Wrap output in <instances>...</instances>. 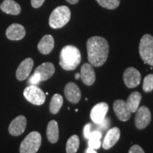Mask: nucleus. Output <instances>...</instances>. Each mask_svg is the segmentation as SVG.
<instances>
[{"mask_svg": "<svg viewBox=\"0 0 153 153\" xmlns=\"http://www.w3.org/2000/svg\"><path fill=\"white\" fill-rule=\"evenodd\" d=\"M88 60L94 67H101L108 58L109 46L108 42L103 37L93 36L87 42Z\"/></svg>", "mask_w": 153, "mask_h": 153, "instance_id": "nucleus-1", "label": "nucleus"}, {"mask_svg": "<svg viewBox=\"0 0 153 153\" xmlns=\"http://www.w3.org/2000/svg\"><path fill=\"white\" fill-rule=\"evenodd\" d=\"M79 50L74 45L63 47L60 54V65L65 70H74L81 62Z\"/></svg>", "mask_w": 153, "mask_h": 153, "instance_id": "nucleus-2", "label": "nucleus"}, {"mask_svg": "<svg viewBox=\"0 0 153 153\" xmlns=\"http://www.w3.org/2000/svg\"><path fill=\"white\" fill-rule=\"evenodd\" d=\"M71 11L67 6L57 7L51 13L49 18V25L53 28H60L70 22Z\"/></svg>", "mask_w": 153, "mask_h": 153, "instance_id": "nucleus-3", "label": "nucleus"}, {"mask_svg": "<svg viewBox=\"0 0 153 153\" xmlns=\"http://www.w3.org/2000/svg\"><path fill=\"white\" fill-rule=\"evenodd\" d=\"M41 135L37 131L30 133L21 143L20 153H36L41 145Z\"/></svg>", "mask_w": 153, "mask_h": 153, "instance_id": "nucleus-4", "label": "nucleus"}, {"mask_svg": "<svg viewBox=\"0 0 153 153\" xmlns=\"http://www.w3.org/2000/svg\"><path fill=\"white\" fill-rule=\"evenodd\" d=\"M139 53L145 64L153 66V36L150 34L143 36L140 42Z\"/></svg>", "mask_w": 153, "mask_h": 153, "instance_id": "nucleus-5", "label": "nucleus"}, {"mask_svg": "<svg viewBox=\"0 0 153 153\" xmlns=\"http://www.w3.org/2000/svg\"><path fill=\"white\" fill-rule=\"evenodd\" d=\"M25 99L34 105L40 106L44 104L45 101V94L41 88L36 85H30L24 89Z\"/></svg>", "mask_w": 153, "mask_h": 153, "instance_id": "nucleus-6", "label": "nucleus"}, {"mask_svg": "<svg viewBox=\"0 0 153 153\" xmlns=\"http://www.w3.org/2000/svg\"><path fill=\"white\" fill-rule=\"evenodd\" d=\"M123 82L128 88H135L140 85L141 81V74L137 69L128 68L124 71Z\"/></svg>", "mask_w": 153, "mask_h": 153, "instance_id": "nucleus-7", "label": "nucleus"}, {"mask_svg": "<svg viewBox=\"0 0 153 153\" xmlns=\"http://www.w3.org/2000/svg\"><path fill=\"white\" fill-rule=\"evenodd\" d=\"M151 121V113L147 106H143L137 110L135 115V123L137 128L144 129L150 124Z\"/></svg>", "mask_w": 153, "mask_h": 153, "instance_id": "nucleus-8", "label": "nucleus"}, {"mask_svg": "<svg viewBox=\"0 0 153 153\" xmlns=\"http://www.w3.org/2000/svg\"><path fill=\"white\" fill-rule=\"evenodd\" d=\"M114 111L118 120L121 121H127L131 117V112L128 108L126 102L122 99L116 100L114 103Z\"/></svg>", "mask_w": 153, "mask_h": 153, "instance_id": "nucleus-9", "label": "nucleus"}, {"mask_svg": "<svg viewBox=\"0 0 153 153\" xmlns=\"http://www.w3.org/2000/svg\"><path fill=\"white\" fill-rule=\"evenodd\" d=\"M108 111V105L105 102H101L95 105L91 111L90 117L96 124H99L106 118Z\"/></svg>", "mask_w": 153, "mask_h": 153, "instance_id": "nucleus-10", "label": "nucleus"}, {"mask_svg": "<svg viewBox=\"0 0 153 153\" xmlns=\"http://www.w3.org/2000/svg\"><path fill=\"white\" fill-rule=\"evenodd\" d=\"M55 71V68L53 63L44 62L36 68L33 74H37L40 81L43 82L50 79L54 74Z\"/></svg>", "mask_w": 153, "mask_h": 153, "instance_id": "nucleus-11", "label": "nucleus"}, {"mask_svg": "<svg viewBox=\"0 0 153 153\" xmlns=\"http://www.w3.org/2000/svg\"><path fill=\"white\" fill-rule=\"evenodd\" d=\"M33 67V60L32 58L25 59L23 60L17 68L16 72V79L19 81H24L27 79Z\"/></svg>", "mask_w": 153, "mask_h": 153, "instance_id": "nucleus-12", "label": "nucleus"}, {"mask_svg": "<svg viewBox=\"0 0 153 153\" xmlns=\"http://www.w3.org/2000/svg\"><path fill=\"white\" fill-rule=\"evenodd\" d=\"M27 120L24 116H19L11 122L9 132L14 136H19L24 133L26 127Z\"/></svg>", "mask_w": 153, "mask_h": 153, "instance_id": "nucleus-13", "label": "nucleus"}, {"mask_svg": "<svg viewBox=\"0 0 153 153\" xmlns=\"http://www.w3.org/2000/svg\"><path fill=\"white\" fill-rule=\"evenodd\" d=\"M65 95L70 102L77 104L82 97L81 91L79 87L74 82H69L65 87Z\"/></svg>", "mask_w": 153, "mask_h": 153, "instance_id": "nucleus-14", "label": "nucleus"}, {"mask_svg": "<svg viewBox=\"0 0 153 153\" xmlns=\"http://www.w3.org/2000/svg\"><path fill=\"white\" fill-rule=\"evenodd\" d=\"M80 78L85 85L91 86L94 83L96 80V74L93 66L89 63H85L81 68Z\"/></svg>", "mask_w": 153, "mask_h": 153, "instance_id": "nucleus-15", "label": "nucleus"}, {"mask_svg": "<svg viewBox=\"0 0 153 153\" xmlns=\"http://www.w3.org/2000/svg\"><path fill=\"white\" fill-rule=\"evenodd\" d=\"M6 36L11 41H19L23 39L26 36V30L22 25L13 24L7 28Z\"/></svg>", "mask_w": 153, "mask_h": 153, "instance_id": "nucleus-16", "label": "nucleus"}, {"mask_svg": "<svg viewBox=\"0 0 153 153\" xmlns=\"http://www.w3.org/2000/svg\"><path fill=\"white\" fill-rule=\"evenodd\" d=\"M120 136V131L117 127L112 128L107 132L106 136L104 139L102 146L105 150H108L114 147L115 144L118 142Z\"/></svg>", "mask_w": 153, "mask_h": 153, "instance_id": "nucleus-17", "label": "nucleus"}, {"mask_svg": "<svg viewBox=\"0 0 153 153\" xmlns=\"http://www.w3.org/2000/svg\"><path fill=\"white\" fill-rule=\"evenodd\" d=\"M54 38L51 35H45L41 38L38 44L39 52L43 55H48L54 48Z\"/></svg>", "mask_w": 153, "mask_h": 153, "instance_id": "nucleus-18", "label": "nucleus"}, {"mask_svg": "<svg viewBox=\"0 0 153 153\" xmlns=\"http://www.w3.org/2000/svg\"><path fill=\"white\" fill-rule=\"evenodd\" d=\"M0 9L6 14L18 15L21 13L22 8L20 5L14 0H4L0 5Z\"/></svg>", "mask_w": 153, "mask_h": 153, "instance_id": "nucleus-19", "label": "nucleus"}, {"mask_svg": "<svg viewBox=\"0 0 153 153\" xmlns=\"http://www.w3.org/2000/svg\"><path fill=\"white\" fill-rule=\"evenodd\" d=\"M47 137L50 143H56L59 139V128L58 124L55 120L49 122L47 127Z\"/></svg>", "mask_w": 153, "mask_h": 153, "instance_id": "nucleus-20", "label": "nucleus"}, {"mask_svg": "<svg viewBox=\"0 0 153 153\" xmlns=\"http://www.w3.org/2000/svg\"><path fill=\"white\" fill-rule=\"evenodd\" d=\"M141 99H142V95L138 91H134L130 94L126 101V104L131 113L136 112L138 109Z\"/></svg>", "mask_w": 153, "mask_h": 153, "instance_id": "nucleus-21", "label": "nucleus"}, {"mask_svg": "<svg viewBox=\"0 0 153 153\" xmlns=\"http://www.w3.org/2000/svg\"><path fill=\"white\" fill-rule=\"evenodd\" d=\"M63 104V98L59 94H55L53 96L50 104V111L53 114H57L60 111Z\"/></svg>", "mask_w": 153, "mask_h": 153, "instance_id": "nucleus-22", "label": "nucleus"}, {"mask_svg": "<svg viewBox=\"0 0 153 153\" xmlns=\"http://www.w3.org/2000/svg\"><path fill=\"white\" fill-rule=\"evenodd\" d=\"M79 147V138L77 135H72L66 144L67 153H76Z\"/></svg>", "mask_w": 153, "mask_h": 153, "instance_id": "nucleus-23", "label": "nucleus"}, {"mask_svg": "<svg viewBox=\"0 0 153 153\" xmlns=\"http://www.w3.org/2000/svg\"><path fill=\"white\" fill-rule=\"evenodd\" d=\"M102 7L107 9H115L119 6L120 0H96Z\"/></svg>", "mask_w": 153, "mask_h": 153, "instance_id": "nucleus-24", "label": "nucleus"}, {"mask_svg": "<svg viewBox=\"0 0 153 153\" xmlns=\"http://www.w3.org/2000/svg\"><path fill=\"white\" fill-rule=\"evenodd\" d=\"M143 89L145 92H150L153 90V74L145 76L143 81Z\"/></svg>", "mask_w": 153, "mask_h": 153, "instance_id": "nucleus-25", "label": "nucleus"}, {"mask_svg": "<svg viewBox=\"0 0 153 153\" xmlns=\"http://www.w3.org/2000/svg\"><path fill=\"white\" fill-rule=\"evenodd\" d=\"M101 143L100 141V139L95 138V137H91L89 139V148L94 149H99L101 147Z\"/></svg>", "mask_w": 153, "mask_h": 153, "instance_id": "nucleus-26", "label": "nucleus"}, {"mask_svg": "<svg viewBox=\"0 0 153 153\" xmlns=\"http://www.w3.org/2000/svg\"><path fill=\"white\" fill-rule=\"evenodd\" d=\"M92 124L88 123L85 126V128H84V135H85V137L86 138L89 139L91 136V134L92 133Z\"/></svg>", "mask_w": 153, "mask_h": 153, "instance_id": "nucleus-27", "label": "nucleus"}, {"mask_svg": "<svg viewBox=\"0 0 153 153\" xmlns=\"http://www.w3.org/2000/svg\"><path fill=\"white\" fill-rule=\"evenodd\" d=\"M99 128L100 130H106L108 128L110 125V119L108 118H105L104 120L101 123L99 124Z\"/></svg>", "mask_w": 153, "mask_h": 153, "instance_id": "nucleus-28", "label": "nucleus"}, {"mask_svg": "<svg viewBox=\"0 0 153 153\" xmlns=\"http://www.w3.org/2000/svg\"><path fill=\"white\" fill-rule=\"evenodd\" d=\"M128 153H145V152L140 146L137 145H135L130 148Z\"/></svg>", "mask_w": 153, "mask_h": 153, "instance_id": "nucleus-29", "label": "nucleus"}, {"mask_svg": "<svg viewBox=\"0 0 153 153\" xmlns=\"http://www.w3.org/2000/svg\"><path fill=\"white\" fill-rule=\"evenodd\" d=\"M44 1L45 0H31L30 2H31V5L33 8L38 9L43 5Z\"/></svg>", "mask_w": 153, "mask_h": 153, "instance_id": "nucleus-30", "label": "nucleus"}, {"mask_svg": "<svg viewBox=\"0 0 153 153\" xmlns=\"http://www.w3.org/2000/svg\"><path fill=\"white\" fill-rule=\"evenodd\" d=\"M86 153H97V152H96V150H94V149H92L91 148H88L87 151H86Z\"/></svg>", "mask_w": 153, "mask_h": 153, "instance_id": "nucleus-31", "label": "nucleus"}, {"mask_svg": "<svg viewBox=\"0 0 153 153\" xmlns=\"http://www.w3.org/2000/svg\"><path fill=\"white\" fill-rule=\"evenodd\" d=\"M66 1L70 4H75L79 1V0H66Z\"/></svg>", "mask_w": 153, "mask_h": 153, "instance_id": "nucleus-32", "label": "nucleus"}, {"mask_svg": "<svg viewBox=\"0 0 153 153\" xmlns=\"http://www.w3.org/2000/svg\"><path fill=\"white\" fill-rule=\"evenodd\" d=\"M74 77H75L76 79H79L80 78V74L79 73H76L75 74V76H74Z\"/></svg>", "mask_w": 153, "mask_h": 153, "instance_id": "nucleus-33", "label": "nucleus"}]
</instances>
